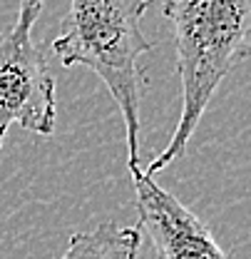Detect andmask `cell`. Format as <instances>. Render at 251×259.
Masks as SVG:
<instances>
[{
  "mask_svg": "<svg viewBox=\"0 0 251 259\" xmlns=\"http://www.w3.org/2000/svg\"><path fill=\"white\" fill-rule=\"evenodd\" d=\"M142 232L137 227L102 222L92 232H75L60 259H137Z\"/></svg>",
  "mask_w": 251,
  "mask_h": 259,
  "instance_id": "5b68a950",
  "label": "cell"
},
{
  "mask_svg": "<svg viewBox=\"0 0 251 259\" xmlns=\"http://www.w3.org/2000/svg\"><path fill=\"white\" fill-rule=\"evenodd\" d=\"M162 13L174 37L182 115L167 147L147 164V177L187 152L221 80L251 58V0H162Z\"/></svg>",
  "mask_w": 251,
  "mask_h": 259,
  "instance_id": "6da1fadb",
  "label": "cell"
},
{
  "mask_svg": "<svg viewBox=\"0 0 251 259\" xmlns=\"http://www.w3.org/2000/svg\"><path fill=\"white\" fill-rule=\"evenodd\" d=\"M152 0H70L53 53L65 67L85 65L107 85L127 127V167H139V102L147 85L139 58L152 50L139 20Z\"/></svg>",
  "mask_w": 251,
  "mask_h": 259,
  "instance_id": "7a4b0ae2",
  "label": "cell"
},
{
  "mask_svg": "<svg viewBox=\"0 0 251 259\" xmlns=\"http://www.w3.org/2000/svg\"><path fill=\"white\" fill-rule=\"evenodd\" d=\"M139 232H147L159 259H231L209 227L139 167H129Z\"/></svg>",
  "mask_w": 251,
  "mask_h": 259,
  "instance_id": "277c9868",
  "label": "cell"
},
{
  "mask_svg": "<svg viewBox=\"0 0 251 259\" xmlns=\"http://www.w3.org/2000/svg\"><path fill=\"white\" fill-rule=\"evenodd\" d=\"M42 0H20L13 28L0 35V147L10 125L35 135L55 130V80L32 40Z\"/></svg>",
  "mask_w": 251,
  "mask_h": 259,
  "instance_id": "3957f363",
  "label": "cell"
}]
</instances>
